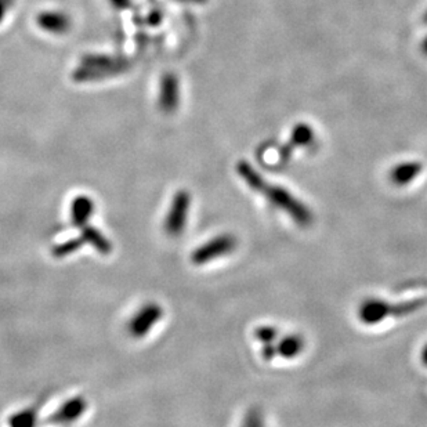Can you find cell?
Segmentation results:
<instances>
[{
    "instance_id": "cell-11",
    "label": "cell",
    "mask_w": 427,
    "mask_h": 427,
    "mask_svg": "<svg viewBox=\"0 0 427 427\" xmlns=\"http://www.w3.org/2000/svg\"><path fill=\"white\" fill-rule=\"evenodd\" d=\"M304 347H306V340L299 334L287 335V336L279 339V341L275 344L277 356L287 359V360H293V359L299 357L303 353Z\"/></svg>"
},
{
    "instance_id": "cell-22",
    "label": "cell",
    "mask_w": 427,
    "mask_h": 427,
    "mask_svg": "<svg viewBox=\"0 0 427 427\" xmlns=\"http://www.w3.org/2000/svg\"><path fill=\"white\" fill-rule=\"evenodd\" d=\"M178 1H182V3H205L206 0H178Z\"/></svg>"
},
{
    "instance_id": "cell-12",
    "label": "cell",
    "mask_w": 427,
    "mask_h": 427,
    "mask_svg": "<svg viewBox=\"0 0 427 427\" xmlns=\"http://www.w3.org/2000/svg\"><path fill=\"white\" fill-rule=\"evenodd\" d=\"M422 169L423 166L421 162H403L391 169L390 180L396 185L403 187L415 180L422 173Z\"/></svg>"
},
{
    "instance_id": "cell-4",
    "label": "cell",
    "mask_w": 427,
    "mask_h": 427,
    "mask_svg": "<svg viewBox=\"0 0 427 427\" xmlns=\"http://www.w3.org/2000/svg\"><path fill=\"white\" fill-rule=\"evenodd\" d=\"M238 247V238L234 234H220L203 245L197 247L191 254V262L195 266H203L212 260L231 254Z\"/></svg>"
},
{
    "instance_id": "cell-19",
    "label": "cell",
    "mask_w": 427,
    "mask_h": 427,
    "mask_svg": "<svg viewBox=\"0 0 427 427\" xmlns=\"http://www.w3.org/2000/svg\"><path fill=\"white\" fill-rule=\"evenodd\" d=\"M14 0H0V24L3 23L6 14L9 13Z\"/></svg>"
},
{
    "instance_id": "cell-21",
    "label": "cell",
    "mask_w": 427,
    "mask_h": 427,
    "mask_svg": "<svg viewBox=\"0 0 427 427\" xmlns=\"http://www.w3.org/2000/svg\"><path fill=\"white\" fill-rule=\"evenodd\" d=\"M421 359H422V362H423V365L427 366V344L422 349V354H421Z\"/></svg>"
},
{
    "instance_id": "cell-17",
    "label": "cell",
    "mask_w": 427,
    "mask_h": 427,
    "mask_svg": "<svg viewBox=\"0 0 427 427\" xmlns=\"http://www.w3.org/2000/svg\"><path fill=\"white\" fill-rule=\"evenodd\" d=\"M242 427H264V421L262 412L257 408L250 409L245 416L244 426Z\"/></svg>"
},
{
    "instance_id": "cell-18",
    "label": "cell",
    "mask_w": 427,
    "mask_h": 427,
    "mask_svg": "<svg viewBox=\"0 0 427 427\" xmlns=\"http://www.w3.org/2000/svg\"><path fill=\"white\" fill-rule=\"evenodd\" d=\"M262 356L266 361H271L275 356H277V350H275V344L270 343V344H264L263 346V350H262Z\"/></svg>"
},
{
    "instance_id": "cell-6",
    "label": "cell",
    "mask_w": 427,
    "mask_h": 427,
    "mask_svg": "<svg viewBox=\"0 0 427 427\" xmlns=\"http://www.w3.org/2000/svg\"><path fill=\"white\" fill-rule=\"evenodd\" d=\"M163 315V309L157 303L144 304L130 319L128 329L133 337H143L150 334V331L157 325Z\"/></svg>"
},
{
    "instance_id": "cell-23",
    "label": "cell",
    "mask_w": 427,
    "mask_h": 427,
    "mask_svg": "<svg viewBox=\"0 0 427 427\" xmlns=\"http://www.w3.org/2000/svg\"><path fill=\"white\" fill-rule=\"evenodd\" d=\"M423 50H425V53L427 54V38L425 39V42H423Z\"/></svg>"
},
{
    "instance_id": "cell-10",
    "label": "cell",
    "mask_w": 427,
    "mask_h": 427,
    "mask_svg": "<svg viewBox=\"0 0 427 427\" xmlns=\"http://www.w3.org/2000/svg\"><path fill=\"white\" fill-rule=\"evenodd\" d=\"M94 202L88 195H79L71 203V222L75 227H86L94 213Z\"/></svg>"
},
{
    "instance_id": "cell-9",
    "label": "cell",
    "mask_w": 427,
    "mask_h": 427,
    "mask_svg": "<svg viewBox=\"0 0 427 427\" xmlns=\"http://www.w3.org/2000/svg\"><path fill=\"white\" fill-rule=\"evenodd\" d=\"M88 408L86 401L82 397H75L68 400L67 403L61 405L56 413L48 418L51 423H68L76 421Z\"/></svg>"
},
{
    "instance_id": "cell-15",
    "label": "cell",
    "mask_w": 427,
    "mask_h": 427,
    "mask_svg": "<svg viewBox=\"0 0 427 427\" xmlns=\"http://www.w3.org/2000/svg\"><path fill=\"white\" fill-rule=\"evenodd\" d=\"M35 423L36 412L34 409H25L23 412H19L10 421L11 427H35Z\"/></svg>"
},
{
    "instance_id": "cell-14",
    "label": "cell",
    "mask_w": 427,
    "mask_h": 427,
    "mask_svg": "<svg viewBox=\"0 0 427 427\" xmlns=\"http://www.w3.org/2000/svg\"><path fill=\"white\" fill-rule=\"evenodd\" d=\"M314 140L313 129L306 123H299L293 128L291 135V145L293 147H307Z\"/></svg>"
},
{
    "instance_id": "cell-16",
    "label": "cell",
    "mask_w": 427,
    "mask_h": 427,
    "mask_svg": "<svg viewBox=\"0 0 427 427\" xmlns=\"http://www.w3.org/2000/svg\"><path fill=\"white\" fill-rule=\"evenodd\" d=\"M254 337L263 344L275 343V340L278 339V329L275 326H271V325H262V326L256 328Z\"/></svg>"
},
{
    "instance_id": "cell-13",
    "label": "cell",
    "mask_w": 427,
    "mask_h": 427,
    "mask_svg": "<svg viewBox=\"0 0 427 427\" xmlns=\"http://www.w3.org/2000/svg\"><path fill=\"white\" fill-rule=\"evenodd\" d=\"M81 240L83 241V244H91V247H96L103 254L111 253L113 247H111L110 241L98 230H96L93 227H88V225L83 227Z\"/></svg>"
},
{
    "instance_id": "cell-8",
    "label": "cell",
    "mask_w": 427,
    "mask_h": 427,
    "mask_svg": "<svg viewBox=\"0 0 427 427\" xmlns=\"http://www.w3.org/2000/svg\"><path fill=\"white\" fill-rule=\"evenodd\" d=\"M38 26L51 35H64L71 29V19L63 11L48 10L38 14L36 17Z\"/></svg>"
},
{
    "instance_id": "cell-3",
    "label": "cell",
    "mask_w": 427,
    "mask_h": 427,
    "mask_svg": "<svg viewBox=\"0 0 427 427\" xmlns=\"http://www.w3.org/2000/svg\"><path fill=\"white\" fill-rule=\"evenodd\" d=\"M129 63L120 57L106 54H89L81 61V67L73 71V81L76 82H96L111 76H116L128 71Z\"/></svg>"
},
{
    "instance_id": "cell-7",
    "label": "cell",
    "mask_w": 427,
    "mask_h": 427,
    "mask_svg": "<svg viewBox=\"0 0 427 427\" xmlns=\"http://www.w3.org/2000/svg\"><path fill=\"white\" fill-rule=\"evenodd\" d=\"M158 104L160 111L165 113H176L180 104V82L179 78L168 72L162 75L159 82V94H158Z\"/></svg>"
},
{
    "instance_id": "cell-2",
    "label": "cell",
    "mask_w": 427,
    "mask_h": 427,
    "mask_svg": "<svg viewBox=\"0 0 427 427\" xmlns=\"http://www.w3.org/2000/svg\"><path fill=\"white\" fill-rule=\"evenodd\" d=\"M427 304L426 297L415 299L401 303H389L383 299L369 297L364 300L359 307V318L365 325H376L384 321L387 317H406L413 314Z\"/></svg>"
},
{
    "instance_id": "cell-20",
    "label": "cell",
    "mask_w": 427,
    "mask_h": 427,
    "mask_svg": "<svg viewBox=\"0 0 427 427\" xmlns=\"http://www.w3.org/2000/svg\"><path fill=\"white\" fill-rule=\"evenodd\" d=\"M111 3H113V6L115 7H118V9H122V7H126V6H129V3L132 1V0H110Z\"/></svg>"
},
{
    "instance_id": "cell-5",
    "label": "cell",
    "mask_w": 427,
    "mask_h": 427,
    "mask_svg": "<svg viewBox=\"0 0 427 427\" xmlns=\"http://www.w3.org/2000/svg\"><path fill=\"white\" fill-rule=\"evenodd\" d=\"M191 207V195L188 191L180 190L175 194L170 209L166 215L165 220V231L170 237H179L184 232V228L187 227L188 215Z\"/></svg>"
},
{
    "instance_id": "cell-24",
    "label": "cell",
    "mask_w": 427,
    "mask_h": 427,
    "mask_svg": "<svg viewBox=\"0 0 427 427\" xmlns=\"http://www.w3.org/2000/svg\"><path fill=\"white\" fill-rule=\"evenodd\" d=\"M425 19H426V23H427V13H426V17H425Z\"/></svg>"
},
{
    "instance_id": "cell-1",
    "label": "cell",
    "mask_w": 427,
    "mask_h": 427,
    "mask_svg": "<svg viewBox=\"0 0 427 427\" xmlns=\"http://www.w3.org/2000/svg\"><path fill=\"white\" fill-rule=\"evenodd\" d=\"M237 173L252 191L262 194L272 206L285 212L296 225L302 227L313 225L314 215L307 205L296 198L289 190L269 182L247 160L237 163Z\"/></svg>"
}]
</instances>
